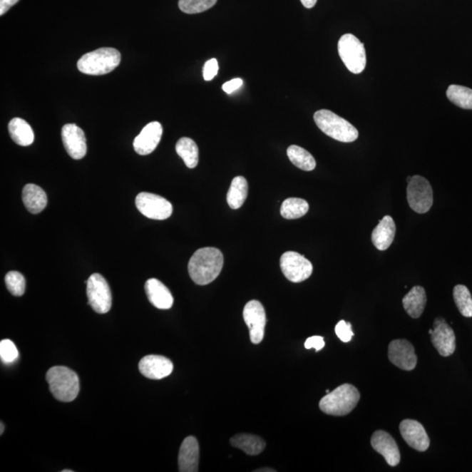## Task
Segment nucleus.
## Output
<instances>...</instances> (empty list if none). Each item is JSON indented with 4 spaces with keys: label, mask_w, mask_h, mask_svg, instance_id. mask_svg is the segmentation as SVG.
Instances as JSON below:
<instances>
[{
    "label": "nucleus",
    "mask_w": 472,
    "mask_h": 472,
    "mask_svg": "<svg viewBox=\"0 0 472 472\" xmlns=\"http://www.w3.org/2000/svg\"><path fill=\"white\" fill-rule=\"evenodd\" d=\"M309 211V204L307 200L299 198H289L282 202L280 212L282 217L287 220H295L303 217Z\"/></svg>",
    "instance_id": "c85d7f7f"
},
{
    "label": "nucleus",
    "mask_w": 472,
    "mask_h": 472,
    "mask_svg": "<svg viewBox=\"0 0 472 472\" xmlns=\"http://www.w3.org/2000/svg\"><path fill=\"white\" fill-rule=\"evenodd\" d=\"M339 55L348 71L361 73L366 65V50L364 44L354 34H347L339 39Z\"/></svg>",
    "instance_id": "423d86ee"
},
{
    "label": "nucleus",
    "mask_w": 472,
    "mask_h": 472,
    "mask_svg": "<svg viewBox=\"0 0 472 472\" xmlns=\"http://www.w3.org/2000/svg\"><path fill=\"white\" fill-rule=\"evenodd\" d=\"M314 121L321 131L335 140L351 143L359 137L358 130L353 125L331 111H317Z\"/></svg>",
    "instance_id": "39448f33"
},
{
    "label": "nucleus",
    "mask_w": 472,
    "mask_h": 472,
    "mask_svg": "<svg viewBox=\"0 0 472 472\" xmlns=\"http://www.w3.org/2000/svg\"><path fill=\"white\" fill-rule=\"evenodd\" d=\"M9 130L11 139L17 145L29 146L33 144L34 140V131L32 127L25 120L19 118L11 119Z\"/></svg>",
    "instance_id": "393cba45"
},
{
    "label": "nucleus",
    "mask_w": 472,
    "mask_h": 472,
    "mask_svg": "<svg viewBox=\"0 0 472 472\" xmlns=\"http://www.w3.org/2000/svg\"><path fill=\"white\" fill-rule=\"evenodd\" d=\"M136 206L138 211L145 217L163 220L173 214V205L160 195L150 193H140L136 197Z\"/></svg>",
    "instance_id": "1a4fd4ad"
},
{
    "label": "nucleus",
    "mask_w": 472,
    "mask_h": 472,
    "mask_svg": "<svg viewBox=\"0 0 472 472\" xmlns=\"http://www.w3.org/2000/svg\"><path fill=\"white\" fill-rule=\"evenodd\" d=\"M243 85V81L241 78H235L227 82L222 85V90L227 94H232L235 91L239 90Z\"/></svg>",
    "instance_id": "4c0bfd02"
},
{
    "label": "nucleus",
    "mask_w": 472,
    "mask_h": 472,
    "mask_svg": "<svg viewBox=\"0 0 472 472\" xmlns=\"http://www.w3.org/2000/svg\"><path fill=\"white\" fill-rule=\"evenodd\" d=\"M453 297L460 313L466 318H471L472 297L469 289L462 284L455 286Z\"/></svg>",
    "instance_id": "7c9ffc66"
},
{
    "label": "nucleus",
    "mask_w": 472,
    "mask_h": 472,
    "mask_svg": "<svg viewBox=\"0 0 472 472\" xmlns=\"http://www.w3.org/2000/svg\"><path fill=\"white\" fill-rule=\"evenodd\" d=\"M61 138L66 150L73 160H82L87 153V141L83 130L73 123H68L61 130Z\"/></svg>",
    "instance_id": "4468645a"
},
{
    "label": "nucleus",
    "mask_w": 472,
    "mask_h": 472,
    "mask_svg": "<svg viewBox=\"0 0 472 472\" xmlns=\"http://www.w3.org/2000/svg\"><path fill=\"white\" fill-rule=\"evenodd\" d=\"M121 61V53L112 48H102L84 55L77 63L79 71L90 76H103L113 71Z\"/></svg>",
    "instance_id": "20e7f679"
},
{
    "label": "nucleus",
    "mask_w": 472,
    "mask_h": 472,
    "mask_svg": "<svg viewBox=\"0 0 472 472\" xmlns=\"http://www.w3.org/2000/svg\"><path fill=\"white\" fill-rule=\"evenodd\" d=\"M88 304L99 314L109 312L112 304V296L109 284L102 275H91L87 282Z\"/></svg>",
    "instance_id": "0eeeda50"
},
{
    "label": "nucleus",
    "mask_w": 472,
    "mask_h": 472,
    "mask_svg": "<svg viewBox=\"0 0 472 472\" xmlns=\"http://www.w3.org/2000/svg\"><path fill=\"white\" fill-rule=\"evenodd\" d=\"M63 472H73V471H69V470H63Z\"/></svg>",
    "instance_id": "c03bdc74"
},
{
    "label": "nucleus",
    "mask_w": 472,
    "mask_h": 472,
    "mask_svg": "<svg viewBox=\"0 0 472 472\" xmlns=\"http://www.w3.org/2000/svg\"><path fill=\"white\" fill-rule=\"evenodd\" d=\"M232 446L240 448L250 456H257L265 451V441L261 437L250 434L236 435L230 439Z\"/></svg>",
    "instance_id": "b1692460"
},
{
    "label": "nucleus",
    "mask_w": 472,
    "mask_h": 472,
    "mask_svg": "<svg viewBox=\"0 0 472 472\" xmlns=\"http://www.w3.org/2000/svg\"><path fill=\"white\" fill-rule=\"evenodd\" d=\"M223 262L220 250L215 247H202L193 255L188 262V272L196 284L207 285L218 277Z\"/></svg>",
    "instance_id": "f257e3e1"
},
{
    "label": "nucleus",
    "mask_w": 472,
    "mask_h": 472,
    "mask_svg": "<svg viewBox=\"0 0 472 472\" xmlns=\"http://www.w3.org/2000/svg\"><path fill=\"white\" fill-rule=\"evenodd\" d=\"M426 292L421 286L413 287L402 299L405 311L413 319L420 318L426 307Z\"/></svg>",
    "instance_id": "5701e85b"
},
{
    "label": "nucleus",
    "mask_w": 472,
    "mask_h": 472,
    "mask_svg": "<svg viewBox=\"0 0 472 472\" xmlns=\"http://www.w3.org/2000/svg\"><path fill=\"white\" fill-rule=\"evenodd\" d=\"M217 0H180V9L185 14H196L212 9Z\"/></svg>",
    "instance_id": "2f4dec72"
},
{
    "label": "nucleus",
    "mask_w": 472,
    "mask_h": 472,
    "mask_svg": "<svg viewBox=\"0 0 472 472\" xmlns=\"http://www.w3.org/2000/svg\"><path fill=\"white\" fill-rule=\"evenodd\" d=\"M400 431L402 438L414 450L420 452L428 450L431 440L419 421L410 419L402 421L400 424Z\"/></svg>",
    "instance_id": "2eb2a0df"
},
{
    "label": "nucleus",
    "mask_w": 472,
    "mask_h": 472,
    "mask_svg": "<svg viewBox=\"0 0 472 472\" xmlns=\"http://www.w3.org/2000/svg\"><path fill=\"white\" fill-rule=\"evenodd\" d=\"M431 342L443 357H448L456 350V336L453 329L443 318H436L431 334Z\"/></svg>",
    "instance_id": "ddd939ff"
},
{
    "label": "nucleus",
    "mask_w": 472,
    "mask_h": 472,
    "mask_svg": "<svg viewBox=\"0 0 472 472\" xmlns=\"http://www.w3.org/2000/svg\"><path fill=\"white\" fill-rule=\"evenodd\" d=\"M219 71V64L216 59H211L205 63L203 68V77L205 81H211L217 76Z\"/></svg>",
    "instance_id": "c9c22d12"
},
{
    "label": "nucleus",
    "mask_w": 472,
    "mask_h": 472,
    "mask_svg": "<svg viewBox=\"0 0 472 472\" xmlns=\"http://www.w3.org/2000/svg\"><path fill=\"white\" fill-rule=\"evenodd\" d=\"M22 200L31 214L37 215L44 210L48 197L43 189L34 184H28L23 188Z\"/></svg>",
    "instance_id": "4be33fe9"
},
{
    "label": "nucleus",
    "mask_w": 472,
    "mask_h": 472,
    "mask_svg": "<svg viewBox=\"0 0 472 472\" xmlns=\"http://www.w3.org/2000/svg\"><path fill=\"white\" fill-rule=\"evenodd\" d=\"M371 444H372L374 450L380 453L390 466H396L400 463L399 448H398L396 440L388 432L375 431L371 438Z\"/></svg>",
    "instance_id": "f3484780"
},
{
    "label": "nucleus",
    "mask_w": 472,
    "mask_h": 472,
    "mask_svg": "<svg viewBox=\"0 0 472 472\" xmlns=\"http://www.w3.org/2000/svg\"><path fill=\"white\" fill-rule=\"evenodd\" d=\"M0 358L6 365L14 363L19 359V351L11 340L4 339L0 342Z\"/></svg>",
    "instance_id": "72a5a7b5"
},
{
    "label": "nucleus",
    "mask_w": 472,
    "mask_h": 472,
    "mask_svg": "<svg viewBox=\"0 0 472 472\" xmlns=\"http://www.w3.org/2000/svg\"><path fill=\"white\" fill-rule=\"evenodd\" d=\"M361 399V394L354 386L343 384L328 393L319 401V408L327 415L347 416L353 411Z\"/></svg>",
    "instance_id": "7ed1b4c3"
},
{
    "label": "nucleus",
    "mask_w": 472,
    "mask_h": 472,
    "mask_svg": "<svg viewBox=\"0 0 472 472\" xmlns=\"http://www.w3.org/2000/svg\"><path fill=\"white\" fill-rule=\"evenodd\" d=\"M5 282L11 295L21 297L26 291V279L21 273L10 272L6 274Z\"/></svg>",
    "instance_id": "473e14b6"
},
{
    "label": "nucleus",
    "mask_w": 472,
    "mask_h": 472,
    "mask_svg": "<svg viewBox=\"0 0 472 472\" xmlns=\"http://www.w3.org/2000/svg\"><path fill=\"white\" fill-rule=\"evenodd\" d=\"M280 267L284 277L292 282L307 280L313 272L312 262L304 255L294 251H288L282 255Z\"/></svg>",
    "instance_id": "9d476101"
},
{
    "label": "nucleus",
    "mask_w": 472,
    "mask_h": 472,
    "mask_svg": "<svg viewBox=\"0 0 472 472\" xmlns=\"http://www.w3.org/2000/svg\"><path fill=\"white\" fill-rule=\"evenodd\" d=\"M145 289L150 303L160 309H168L173 305V297L169 289L156 278H150L145 284Z\"/></svg>",
    "instance_id": "aec40b11"
},
{
    "label": "nucleus",
    "mask_w": 472,
    "mask_h": 472,
    "mask_svg": "<svg viewBox=\"0 0 472 472\" xmlns=\"http://www.w3.org/2000/svg\"><path fill=\"white\" fill-rule=\"evenodd\" d=\"M411 179H412V177H410V176H409V177L407 178V182H408V183H409V182L410 180H411Z\"/></svg>",
    "instance_id": "37998d69"
},
{
    "label": "nucleus",
    "mask_w": 472,
    "mask_h": 472,
    "mask_svg": "<svg viewBox=\"0 0 472 472\" xmlns=\"http://www.w3.org/2000/svg\"><path fill=\"white\" fill-rule=\"evenodd\" d=\"M324 345H326V343H324L323 337L321 336L309 337L304 343V347L307 348V349L309 350L312 349V348H314L316 352L322 350Z\"/></svg>",
    "instance_id": "e433bc0d"
},
{
    "label": "nucleus",
    "mask_w": 472,
    "mask_h": 472,
    "mask_svg": "<svg viewBox=\"0 0 472 472\" xmlns=\"http://www.w3.org/2000/svg\"><path fill=\"white\" fill-rule=\"evenodd\" d=\"M4 429H5V426H4V424L1 423V431H0V435L3 434Z\"/></svg>",
    "instance_id": "79ce46f5"
},
{
    "label": "nucleus",
    "mask_w": 472,
    "mask_h": 472,
    "mask_svg": "<svg viewBox=\"0 0 472 472\" xmlns=\"http://www.w3.org/2000/svg\"><path fill=\"white\" fill-rule=\"evenodd\" d=\"M446 94L448 100L455 106L464 110H472V90L470 88L451 85Z\"/></svg>",
    "instance_id": "c756f323"
},
{
    "label": "nucleus",
    "mask_w": 472,
    "mask_h": 472,
    "mask_svg": "<svg viewBox=\"0 0 472 472\" xmlns=\"http://www.w3.org/2000/svg\"><path fill=\"white\" fill-rule=\"evenodd\" d=\"M265 471H265H269V472H270V471H276L272 470V468H265V469H262V470H257V471Z\"/></svg>",
    "instance_id": "a19ab883"
},
{
    "label": "nucleus",
    "mask_w": 472,
    "mask_h": 472,
    "mask_svg": "<svg viewBox=\"0 0 472 472\" xmlns=\"http://www.w3.org/2000/svg\"><path fill=\"white\" fill-rule=\"evenodd\" d=\"M389 359L394 366L405 371L415 369L417 364L415 348L407 339H396L389 344Z\"/></svg>",
    "instance_id": "f8f14e48"
},
{
    "label": "nucleus",
    "mask_w": 472,
    "mask_h": 472,
    "mask_svg": "<svg viewBox=\"0 0 472 472\" xmlns=\"http://www.w3.org/2000/svg\"><path fill=\"white\" fill-rule=\"evenodd\" d=\"M138 369L150 380H161L173 373V364L164 356L147 355L139 362Z\"/></svg>",
    "instance_id": "dca6fc26"
},
{
    "label": "nucleus",
    "mask_w": 472,
    "mask_h": 472,
    "mask_svg": "<svg viewBox=\"0 0 472 472\" xmlns=\"http://www.w3.org/2000/svg\"><path fill=\"white\" fill-rule=\"evenodd\" d=\"M163 127L158 122L148 123L140 134L135 138L133 147L135 152L142 156L153 153L161 140Z\"/></svg>",
    "instance_id": "a211bd4d"
},
{
    "label": "nucleus",
    "mask_w": 472,
    "mask_h": 472,
    "mask_svg": "<svg viewBox=\"0 0 472 472\" xmlns=\"http://www.w3.org/2000/svg\"><path fill=\"white\" fill-rule=\"evenodd\" d=\"M243 319L250 329L251 342L258 345L265 338L266 313L264 305L257 300H251L243 309Z\"/></svg>",
    "instance_id": "9b49d317"
},
{
    "label": "nucleus",
    "mask_w": 472,
    "mask_h": 472,
    "mask_svg": "<svg viewBox=\"0 0 472 472\" xmlns=\"http://www.w3.org/2000/svg\"><path fill=\"white\" fill-rule=\"evenodd\" d=\"M326 392H327V394L330 393V390L327 389V390L326 391Z\"/></svg>",
    "instance_id": "49530a36"
},
{
    "label": "nucleus",
    "mask_w": 472,
    "mask_h": 472,
    "mask_svg": "<svg viewBox=\"0 0 472 472\" xmlns=\"http://www.w3.org/2000/svg\"><path fill=\"white\" fill-rule=\"evenodd\" d=\"M432 332H433V329H431V330L429 331V334H431V335Z\"/></svg>",
    "instance_id": "a18cd8bd"
},
{
    "label": "nucleus",
    "mask_w": 472,
    "mask_h": 472,
    "mask_svg": "<svg viewBox=\"0 0 472 472\" xmlns=\"http://www.w3.org/2000/svg\"><path fill=\"white\" fill-rule=\"evenodd\" d=\"M200 448L195 436H188L182 443L179 453V471L197 472L199 471Z\"/></svg>",
    "instance_id": "6ab92c4d"
},
{
    "label": "nucleus",
    "mask_w": 472,
    "mask_h": 472,
    "mask_svg": "<svg viewBox=\"0 0 472 472\" xmlns=\"http://www.w3.org/2000/svg\"><path fill=\"white\" fill-rule=\"evenodd\" d=\"M396 223L391 216L383 218L372 233V242L377 250L383 251L388 250L396 235Z\"/></svg>",
    "instance_id": "412c9836"
},
{
    "label": "nucleus",
    "mask_w": 472,
    "mask_h": 472,
    "mask_svg": "<svg viewBox=\"0 0 472 472\" xmlns=\"http://www.w3.org/2000/svg\"><path fill=\"white\" fill-rule=\"evenodd\" d=\"M50 392L56 399L71 402L76 399L80 391L78 375L67 366H53L46 375Z\"/></svg>",
    "instance_id": "f03ea898"
},
{
    "label": "nucleus",
    "mask_w": 472,
    "mask_h": 472,
    "mask_svg": "<svg viewBox=\"0 0 472 472\" xmlns=\"http://www.w3.org/2000/svg\"><path fill=\"white\" fill-rule=\"evenodd\" d=\"M176 152L188 168H195L199 163V148L189 138H182L176 144Z\"/></svg>",
    "instance_id": "bb28decb"
},
{
    "label": "nucleus",
    "mask_w": 472,
    "mask_h": 472,
    "mask_svg": "<svg viewBox=\"0 0 472 472\" xmlns=\"http://www.w3.org/2000/svg\"><path fill=\"white\" fill-rule=\"evenodd\" d=\"M19 1V0H0V15L2 16Z\"/></svg>",
    "instance_id": "58836bf2"
},
{
    "label": "nucleus",
    "mask_w": 472,
    "mask_h": 472,
    "mask_svg": "<svg viewBox=\"0 0 472 472\" xmlns=\"http://www.w3.org/2000/svg\"><path fill=\"white\" fill-rule=\"evenodd\" d=\"M336 335L344 343L351 342L352 338L354 336L352 324L346 322L345 320H340L335 327Z\"/></svg>",
    "instance_id": "f704fd0d"
},
{
    "label": "nucleus",
    "mask_w": 472,
    "mask_h": 472,
    "mask_svg": "<svg viewBox=\"0 0 472 472\" xmlns=\"http://www.w3.org/2000/svg\"><path fill=\"white\" fill-rule=\"evenodd\" d=\"M317 1H318V0H301V3L303 4V6L307 9H311L312 7H314Z\"/></svg>",
    "instance_id": "ea45409f"
},
{
    "label": "nucleus",
    "mask_w": 472,
    "mask_h": 472,
    "mask_svg": "<svg viewBox=\"0 0 472 472\" xmlns=\"http://www.w3.org/2000/svg\"><path fill=\"white\" fill-rule=\"evenodd\" d=\"M289 160L294 165L304 171L311 172L316 168V160L307 150L299 145H291L287 149Z\"/></svg>",
    "instance_id": "cd10ccee"
},
{
    "label": "nucleus",
    "mask_w": 472,
    "mask_h": 472,
    "mask_svg": "<svg viewBox=\"0 0 472 472\" xmlns=\"http://www.w3.org/2000/svg\"><path fill=\"white\" fill-rule=\"evenodd\" d=\"M249 193V185L245 177H235L227 192V201L232 209H238L245 204Z\"/></svg>",
    "instance_id": "a878e982"
},
{
    "label": "nucleus",
    "mask_w": 472,
    "mask_h": 472,
    "mask_svg": "<svg viewBox=\"0 0 472 472\" xmlns=\"http://www.w3.org/2000/svg\"><path fill=\"white\" fill-rule=\"evenodd\" d=\"M407 199L409 207L418 214H425L433 205V189L425 178L416 175L408 183Z\"/></svg>",
    "instance_id": "6e6552de"
}]
</instances>
